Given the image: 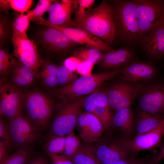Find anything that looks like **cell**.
I'll return each mask as SVG.
<instances>
[{
    "label": "cell",
    "mask_w": 164,
    "mask_h": 164,
    "mask_svg": "<svg viewBox=\"0 0 164 164\" xmlns=\"http://www.w3.org/2000/svg\"><path fill=\"white\" fill-rule=\"evenodd\" d=\"M114 12L116 37L131 46L139 45L141 39L136 12L134 0L111 1Z\"/></svg>",
    "instance_id": "1"
},
{
    "label": "cell",
    "mask_w": 164,
    "mask_h": 164,
    "mask_svg": "<svg viewBox=\"0 0 164 164\" xmlns=\"http://www.w3.org/2000/svg\"><path fill=\"white\" fill-rule=\"evenodd\" d=\"M75 27L88 31L110 46L116 37L112 6L106 0H103L93 8L87 16Z\"/></svg>",
    "instance_id": "2"
},
{
    "label": "cell",
    "mask_w": 164,
    "mask_h": 164,
    "mask_svg": "<svg viewBox=\"0 0 164 164\" xmlns=\"http://www.w3.org/2000/svg\"><path fill=\"white\" fill-rule=\"evenodd\" d=\"M125 67L103 73L82 76L66 86L52 89L50 91L63 101L81 97L92 93L105 81L121 73Z\"/></svg>",
    "instance_id": "3"
},
{
    "label": "cell",
    "mask_w": 164,
    "mask_h": 164,
    "mask_svg": "<svg viewBox=\"0 0 164 164\" xmlns=\"http://www.w3.org/2000/svg\"><path fill=\"white\" fill-rule=\"evenodd\" d=\"M54 108L52 100L43 92L30 90L23 92L22 110L25 114L23 115L39 131L46 127Z\"/></svg>",
    "instance_id": "4"
},
{
    "label": "cell",
    "mask_w": 164,
    "mask_h": 164,
    "mask_svg": "<svg viewBox=\"0 0 164 164\" xmlns=\"http://www.w3.org/2000/svg\"><path fill=\"white\" fill-rule=\"evenodd\" d=\"M85 99L81 97L63 101L58 106L51 125V135L65 136L73 130L84 107Z\"/></svg>",
    "instance_id": "5"
},
{
    "label": "cell",
    "mask_w": 164,
    "mask_h": 164,
    "mask_svg": "<svg viewBox=\"0 0 164 164\" xmlns=\"http://www.w3.org/2000/svg\"><path fill=\"white\" fill-rule=\"evenodd\" d=\"M134 0L136 5L137 15L141 39L144 35L164 26V1Z\"/></svg>",
    "instance_id": "6"
},
{
    "label": "cell",
    "mask_w": 164,
    "mask_h": 164,
    "mask_svg": "<svg viewBox=\"0 0 164 164\" xmlns=\"http://www.w3.org/2000/svg\"><path fill=\"white\" fill-rule=\"evenodd\" d=\"M13 51L12 56L31 69L36 77L39 79L40 67L43 60L41 59L36 45L26 34L13 30L12 38Z\"/></svg>",
    "instance_id": "7"
},
{
    "label": "cell",
    "mask_w": 164,
    "mask_h": 164,
    "mask_svg": "<svg viewBox=\"0 0 164 164\" xmlns=\"http://www.w3.org/2000/svg\"><path fill=\"white\" fill-rule=\"evenodd\" d=\"M164 134V117L157 126L133 138H118L123 148L132 156L137 155L139 152L153 149L160 145Z\"/></svg>",
    "instance_id": "8"
},
{
    "label": "cell",
    "mask_w": 164,
    "mask_h": 164,
    "mask_svg": "<svg viewBox=\"0 0 164 164\" xmlns=\"http://www.w3.org/2000/svg\"><path fill=\"white\" fill-rule=\"evenodd\" d=\"M38 24L56 29L61 32L73 42L83 47L93 48L105 52L115 50L104 41L88 31L77 28H69L55 25L43 18Z\"/></svg>",
    "instance_id": "9"
},
{
    "label": "cell",
    "mask_w": 164,
    "mask_h": 164,
    "mask_svg": "<svg viewBox=\"0 0 164 164\" xmlns=\"http://www.w3.org/2000/svg\"><path fill=\"white\" fill-rule=\"evenodd\" d=\"M23 92L7 80L0 82V114L9 120L22 112Z\"/></svg>",
    "instance_id": "10"
},
{
    "label": "cell",
    "mask_w": 164,
    "mask_h": 164,
    "mask_svg": "<svg viewBox=\"0 0 164 164\" xmlns=\"http://www.w3.org/2000/svg\"><path fill=\"white\" fill-rule=\"evenodd\" d=\"M7 124L16 147L29 146L38 138L39 131L21 113L9 120Z\"/></svg>",
    "instance_id": "11"
},
{
    "label": "cell",
    "mask_w": 164,
    "mask_h": 164,
    "mask_svg": "<svg viewBox=\"0 0 164 164\" xmlns=\"http://www.w3.org/2000/svg\"><path fill=\"white\" fill-rule=\"evenodd\" d=\"M138 86L126 83H120L112 86L106 94L109 107L116 111L130 106L137 94Z\"/></svg>",
    "instance_id": "12"
},
{
    "label": "cell",
    "mask_w": 164,
    "mask_h": 164,
    "mask_svg": "<svg viewBox=\"0 0 164 164\" xmlns=\"http://www.w3.org/2000/svg\"><path fill=\"white\" fill-rule=\"evenodd\" d=\"M141 111L154 115L164 111V87L153 84L145 88L139 101Z\"/></svg>",
    "instance_id": "13"
},
{
    "label": "cell",
    "mask_w": 164,
    "mask_h": 164,
    "mask_svg": "<svg viewBox=\"0 0 164 164\" xmlns=\"http://www.w3.org/2000/svg\"><path fill=\"white\" fill-rule=\"evenodd\" d=\"M77 0L55 1L50 7L48 22L53 25L75 28L76 24L71 18L77 5Z\"/></svg>",
    "instance_id": "14"
},
{
    "label": "cell",
    "mask_w": 164,
    "mask_h": 164,
    "mask_svg": "<svg viewBox=\"0 0 164 164\" xmlns=\"http://www.w3.org/2000/svg\"><path fill=\"white\" fill-rule=\"evenodd\" d=\"M77 125L80 136L86 144L98 141L104 129L99 119L86 111L80 113Z\"/></svg>",
    "instance_id": "15"
},
{
    "label": "cell",
    "mask_w": 164,
    "mask_h": 164,
    "mask_svg": "<svg viewBox=\"0 0 164 164\" xmlns=\"http://www.w3.org/2000/svg\"><path fill=\"white\" fill-rule=\"evenodd\" d=\"M95 147L100 164H112L132 156L123 148L118 138L103 140Z\"/></svg>",
    "instance_id": "16"
},
{
    "label": "cell",
    "mask_w": 164,
    "mask_h": 164,
    "mask_svg": "<svg viewBox=\"0 0 164 164\" xmlns=\"http://www.w3.org/2000/svg\"><path fill=\"white\" fill-rule=\"evenodd\" d=\"M139 45L148 57L158 60L164 56V26L143 36Z\"/></svg>",
    "instance_id": "17"
},
{
    "label": "cell",
    "mask_w": 164,
    "mask_h": 164,
    "mask_svg": "<svg viewBox=\"0 0 164 164\" xmlns=\"http://www.w3.org/2000/svg\"><path fill=\"white\" fill-rule=\"evenodd\" d=\"M157 72L156 67L152 64L136 60L126 65L121 73L123 80L136 81L152 79Z\"/></svg>",
    "instance_id": "18"
},
{
    "label": "cell",
    "mask_w": 164,
    "mask_h": 164,
    "mask_svg": "<svg viewBox=\"0 0 164 164\" xmlns=\"http://www.w3.org/2000/svg\"><path fill=\"white\" fill-rule=\"evenodd\" d=\"M134 51L128 47H123L104 53L101 67L104 69H117L125 66L136 60Z\"/></svg>",
    "instance_id": "19"
},
{
    "label": "cell",
    "mask_w": 164,
    "mask_h": 164,
    "mask_svg": "<svg viewBox=\"0 0 164 164\" xmlns=\"http://www.w3.org/2000/svg\"><path fill=\"white\" fill-rule=\"evenodd\" d=\"M41 36L44 45L53 52L64 51L77 44L61 32L51 27H47L41 33Z\"/></svg>",
    "instance_id": "20"
},
{
    "label": "cell",
    "mask_w": 164,
    "mask_h": 164,
    "mask_svg": "<svg viewBox=\"0 0 164 164\" xmlns=\"http://www.w3.org/2000/svg\"><path fill=\"white\" fill-rule=\"evenodd\" d=\"M12 60L13 66L10 82L21 89L31 85L36 77L33 71L12 56Z\"/></svg>",
    "instance_id": "21"
},
{
    "label": "cell",
    "mask_w": 164,
    "mask_h": 164,
    "mask_svg": "<svg viewBox=\"0 0 164 164\" xmlns=\"http://www.w3.org/2000/svg\"><path fill=\"white\" fill-rule=\"evenodd\" d=\"M134 125L133 115L130 108L117 111L113 117L112 125L126 134L132 132Z\"/></svg>",
    "instance_id": "22"
},
{
    "label": "cell",
    "mask_w": 164,
    "mask_h": 164,
    "mask_svg": "<svg viewBox=\"0 0 164 164\" xmlns=\"http://www.w3.org/2000/svg\"><path fill=\"white\" fill-rule=\"evenodd\" d=\"M164 117L161 114L152 115L141 111L136 125L137 135L147 132L156 128Z\"/></svg>",
    "instance_id": "23"
},
{
    "label": "cell",
    "mask_w": 164,
    "mask_h": 164,
    "mask_svg": "<svg viewBox=\"0 0 164 164\" xmlns=\"http://www.w3.org/2000/svg\"><path fill=\"white\" fill-rule=\"evenodd\" d=\"M71 160L73 164H100L97 157L95 146L91 144L81 145Z\"/></svg>",
    "instance_id": "24"
},
{
    "label": "cell",
    "mask_w": 164,
    "mask_h": 164,
    "mask_svg": "<svg viewBox=\"0 0 164 164\" xmlns=\"http://www.w3.org/2000/svg\"><path fill=\"white\" fill-rule=\"evenodd\" d=\"M58 67L50 61H43L40 70L39 79L47 88H53L57 85L56 76Z\"/></svg>",
    "instance_id": "25"
},
{
    "label": "cell",
    "mask_w": 164,
    "mask_h": 164,
    "mask_svg": "<svg viewBox=\"0 0 164 164\" xmlns=\"http://www.w3.org/2000/svg\"><path fill=\"white\" fill-rule=\"evenodd\" d=\"M33 152L29 145L19 148L15 153L0 161V164H26L31 158Z\"/></svg>",
    "instance_id": "26"
},
{
    "label": "cell",
    "mask_w": 164,
    "mask_h": 164,
    "mask_svg": "<svg viewBox=\"0 0 164 164\" xmlns=\"http://www.w3.org/2000/svg\"><path fill=\"white\" fill-rule=\"evenodd\" d=\"M83 106L87 111L91 113L97 106L109 107L106 94L97 92L91 94L85 99Z\"/></svg>",
    "instance_id": "27"
},
{
    "label": "cell",
    "mask_w": 164,
    "mask_h": 164,
    "mask_svg": "<svg viewBox=\"0 0 164 164\" xmlns=\"http://www.w3.org/2000/svg\"><path fill=\"white\" fill-rule=\"evenodd\" d=\"M104 53L98 50L82 46L74 51L73 56L77 57L82 61L87 62L94 65L100 61Z\"/></svg>",
    "instance_id": "28"
},
{
    "label": "cell",
    "mask_w": 164,
    "mask_h": 164,
    "mask_svg": "<svg viewBox=\"0 0 164 164\" xmlns=\"http://www.w3.org/2000/svg\"><path fill=\"white\" fill-rule=\"evenodd\" d=\"M73 22L77 25L81 22L88 15L92 9L94 0H77Z\"/></svg>",
    "instance_id": "29"
},
{
    "label": "cell",
    "mask_w": 164,
    "mask_h": 164,
    "mask_svg": "<svg viewBox=\"0 0 164 164\" xmlns=\"http://www.w3.org/2000/svg\"><path fill=\"white\" fill-rule=\"evenodd\" d=\"M65 138L64 136L51 135L45 146L46 151L50 156L63 153Z\"/></svg>",
    "instance_id": "30"
},
{
    "label": "cell",
    "mask_w": 164,
    "mask_h": 164,
    "mask_svg": "<svg viewBox=\"0 0 164 164\" xmlns=\"http://www.w3.org/2000/svg\"><path fill=\"white\" fill-rule=\"evenodd\" d=\"M81 145L79 138L73 130L65 137L64 150L62 155L71 160Z\"/></svg>",
    "instance_id": "31"
},
{
    "label": "cell",
    "mask_w": 164,
    "mask_h": 164,
    "mask_svg": "<svg viewBox=\"0 0 164 164\" xmlns=\"http://www.w3.org/2000/svg\"><path fill=\"white\" fill-rule=\"evenodd\" d=\"M12 55L4 49L0 50V82L7 80L13 66Z\"/></svg>",
    "instance_id": "32"
},
{
    "label": "cell",
    "mask_w": 164,
    "mask_h": 164,
    "mask_svg": "<svg viewBox=\"0 0 164 164\" xmlns=\"http://www.w3.org/2000/svg\"><path fill=\"white\" fill-rule=\"evenodd\" d=\"M21 13L16 17L13 24V30L24 34H26L30 22L33 18V10L27 11L26 13Z\"/></svg>",
    "instance_id": "33"
},
{
    "label": "cell",
    "mask_w": 164,
    "mask_h": 164,
    "mask_svg": "<svg viewBox=\"0 0 164 164\" xmlns=\"http://www.w3.org/2000/svg\"><path fill=\"white\" fill-rule=\"evenodd\" d=\"M109 108L97 106L95 108L92 113L100 120L105 130L108 129L112 126L113 116Z\"/></svg>",
    "instance_id": "34"
},
{
    "label": "cell",
    "mask_w": 164,
    "mask_h": 164,
    "mask_svg": "<svg viewBox=\"0 0 164 164\" xmlns=\"http://www.w3.org/2000/svg\"><path fill=\"white\" fill-rule=\"evenodd\" d=\"M57 85L66 86L75 81L76 76L68 70L62 64L58 67L57 76Z\"/></svg>",
    "instance_id": "35"
},
{
    "label": "cell",
    "mask_w": 164,
    "mask_h": 164,
    "mask_svg": "<svg viewBox=\"0 0 164 164\" xmlns=\"http://www.w3.org/2000/svg\"><path fill=\"white\" fill-rule=\"evenodd\" d=\"M51 0H40L33 10V18L31 21L36 23L43 19L44 13L48 11L50 6L54 1Z\"/></svg>",
    "instance_id": "36"
},
{
    "label": "cell",
    "mask_w": 164,
    "mask_h": 164,
    "mask_svg": "<svg viewBox=\"0 0 164 164\" xmlns=\"http://www.w3.org/2000/svg\"><path fill=\"white\" fill-rule=\"evenodd\" d=\"M0 140L2 141L9 149L15 147L8 130L7 123L2 118H0Z\"/></svg>",
    "instance_id": "37"
},
{
    "label": "cell",
    "mask_w": 164,
    "mask_h": 164,
    "mask_svg": "<svg viewBox=\"0 0 164 164\" xmlns=\"http://www.w3.org/2000/svg\"><path fill=\"white\" fill-rule=\"evenodd\" d=\"M152 158L149 156L142 158L138 157L137 155H132L112 164H152Z\"/></svg>",
    "instance_id": "38"
},
{
    "label": "cell",
    "mask_w": 164,
    "mask_h": 164,
    "mask_svg": "<svg viewBox=\"0 0 164 164\" xmlns=\"http://www.w3.org/2000/svg\"><path fill=\"white\" fill-rule=\"evenodd\" d=\"M9 1L11 8L21 13L27 11L32 2L31 0H9Z\"/></svg>",
    "instance_id": "39"
},
{
    "label": "cell",
    "mask_w": 164,
    "mask_h": 164,
    "mask_svg": "<svg viewBox=\"0 0 164 164\" xmlns=\"http://www.w3.org/2000/svg\"><path fill=\"white\" fill-rule=\"evenodd\" d=\"M81 61L78 58L73 56L66 59L63 64L68 70L73 73L76 71L78 65Z\"/></svg>",
    "instance_id": "40"
},
{
    "label": "cell",
    "mask_w": 164,
    "mask_h": 164,
    "mask_svg": "<svg viewBox=\"0 0 164 164\" xmlns=\"http://www.w3.org/2000/svg\"><path fill=\"white\" fill-rule=\"evenodd\" d=\"M94 65L88 62L82 61L78 65L76 71L82 76L90 75L92 74Z\"/></svg>",
    "instance_id": "41"
},
{
    "label": "cell",
    "mask_w": 164,
    "mask_h": 164,
    "mask_svg": "<svg viewBox=\"0 0 164 164\" xmlns=\"http://www.w3.org/2000/svg\"><path fill=\"white\" fill-rule=\"evenodd\" d=\"M50 157L52 164H73L70 159L62 154L54 155Z\"/></svg>",
    "instance_id": "42"
},
{
    "label": "cell",
    "mask_w": 164,
    "mask_h": 164,
    "mask_svg": "<svg viewBox=\"0 0 164 164\" xmlns=\"http://www.w3.org/2000/svg\"><path fill=\"white\" fill-rule=\"evenodd\" d=\"M164 159V143L160 148L159 153L152 158V164H159Z\"/></svg>",
    "instance_id": "43"
},
{
    "label": "cell",
    "mask_w": 164,
    "mask_h": 164,
    "mask_svg": "<svg viewBox=\"0 0 164 164\" xmlns=\"http://www.w3.org/2000/svg\"><path fill=\"white\" fill-rule=\"evenodd\" d=\"M9 149L4 142L0 140V161L9 155Z\"/></svg>",
    "instance_id": "44"
},
{
    "label": "cell",
    "mask_w": 164,
    "mask_h": 164,
    "mask_svg": "<svg viewBox=\"0 0 164 164\" xmlns=\"http://www.w3.org/2000/svg\"><path fill=\"white\" fill-rule=\"evenodd\" d=\"M26 164H49L43 158L38 156L31 159Z\"/></svg>",
    "instance_id": "45"
},
{
    "label": "cell",
    "mask_w": 164,
    "mask_h": 164,
    "mask_svg": "<svg viewBox=\"0 0 164 164\" xmlns=\"http://www.w3.org/2000/svg\"><path fill=\"white\" fill-rule=\"evenodd\" d=\"M6 33V26L5 23L4 21L1 20L0 22V38L1 40L4 39L5 38Z\"/></svg>",
    "instance_id": "46"
},
{
    "label": "cell",
    "mask_w": 164,
    "mask_h": 164,
    "mask_svg": "<svg viewBox=\"0 0 164 164\" xmlns=\"http://www.w3.org/2000/svg\"><path fill=\"white\" fill-rule=\"evenodd\" d=\"M0 7L1 10L7 11L11 8L9 0H0Z\"/></svg>",
    "instance_id": "47"
}]
</instances>
